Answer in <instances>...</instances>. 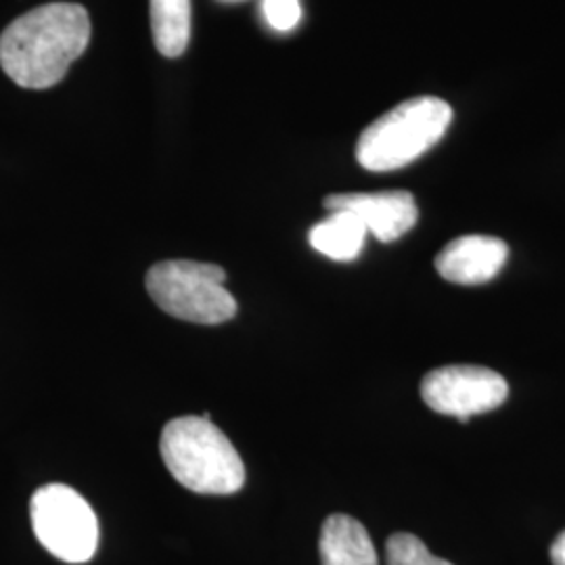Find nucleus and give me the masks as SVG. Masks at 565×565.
<instances>
[{
	"label": "nucleus",
	"mask_w": 565,
	"mask_h": 565,
	"mask_svg": "<svg viewBox=\"0 0 565 565\" xmlns=\"http://www.w3.org/2000/svg\"><path fill=\"white\" fill-rule=\"evenodd\" d=\"M88 42V11L76 2H49L4 28L0 67L21 88L44 90L65 78Z\"/></svg>",
	"instance_id": "obj_1"
},
{
	"label": "nucleus",
	"mask_w": 565,
	"mask_h": 565,
	"mask_svg": "<svg viewBox=\"0 0 565 565\" xmlns=\"http://www.w3.org/2000/svg\"><path fill=\"white\" fill-rule=\"evenodd\" d=\"M163 465L172 478L198 494H235L245 484V465L221 427L186 415L168 422L160 438Z\"/></svg>",
	"instance_id": "obj_2"
},
{
	"label": "nucleus",
	"mask_w": 565,
	"mask_h": 565,
	"mask_svg": "<svg viewBox=\"0 0 565 565\" xmlns=\"http://www.w3.org/2000/svg\"><path fill=\"white\" fill-rule=\"evenodd\" d=\"M452 107L440 97H413L366 126L356 160L369 172H392L419 160L443 141Z\"/></svg>",
	"instance_id": "obj_3"
},
{
	"label": "nucleus",
	"mask_w": 565,
	"mask_h": 565,
	"mask_svg": "<svg viewBox=\"0 0 565 565\" xmlns=\"http://www.w3.org/2000/svg\"><path fill=\"white\" fill-rule=\"evenodd\" d=\"M226 273L218 264L166 260L147 273L151 300L181 321L221 324L237 315V300L224 287Z\"/></svg>",
	"instance_id": "obj_4"
},
{
	"label": "nucleus",
	"mask_w": 565,
	"mask_h": 565,
	"mask_svg": "<svg viewBox=\"0 0 565 565\" xmlns=\"http://www.w3.org/2000/svg\"><path fill=\"white\" fill-rule=\"evenodd\" d=\"M34 534L53 557L86 564L99 546V522L88 501L65 484L39 488L30 501Z\"/></svg>",
	"instance_id": "obj_5"
},
{
	"label": "nucleus",
	"mask_w": 565,
	"mask_h": 565,
	"mask_svg": "<svg viewBox=\"0 0 565 565\" xmlns=\"http://www.w3.org/2000/svg\"><path fill=\"white\" fill-rule=\"evenodd\" d=\"M509 385L492 369L452 364L429 371L422 382L424 403L448 417L467 422L473 415L490 413L505 403Z\"/></svg>",
	"instance_id": "obj_6"
},
{
	"label": "nucleus",
	"mask_w": 565,
	"mask_h": 565,
	"mask_svg": "<svg viewBox=\"0 0 565 565\" xmlns=\"http://www.w3.org/2000/svg\"><path fill=\"white\" fill-rule=\"evenodd\" d=\"M329 212L343 210L354 214L363 223L366 233L377 242H398L417 221V202L408 191H382V193H335L324 198Z\"/></svg>",
	"instance_id": "obj_7"
},
{
	"label": "nucleus",
	"mask_w": 565,
	"mask_h": 565,
	"mask_svg": "<svg viewBox=\"0 0 565 565\" xmlns=\"http://www.w3.org/2000/svg\"><path fill=\"white\" fill-rule=\"evenodd\" d=\"M509 247L499 237L465 235L448 243L436 256V270L455 285H484L505 266Z\"/></svg>",
	"instance_id": "obj_8"
},
{
	"label": "nucleus",
	"mask_w": 565,
	"mask_h": 565,
	"mask_svg": "<svg viewBox=\"0 0 565 565\" xmlns=\"http://www.w3.org/2000/svg\"><path fill=\"white\" fill-rule=\"evenodd\" d=\"M319 553L323 565H380L366 527L343 513L324 520Z\"/></svg>",
	"instance_id": "obj_9"
},
{
	"label": "nucleus",
	"mask_w": 565,
	"mask_h": 565,
	"mask_svg": "<svg viewBox=\"0 0 565 565\" xmlns=\"http://www.w3.org/2000/svg\"><path fill=\"white\" fill-rule=\"evenodd\" d=\"M308 242L319 254L335 263H352L363 252L366 228L354 214L335 210L310 228Z\"/></svg>",
	"instance_id": "obj_10"
},
{
	"label": "nucleus",
	"mask_w": 565,
	"mask_h": 565,
	"mask_svg": "<svg viewBox=\"0 0 565 565\" xmlns=\"http://www.w3.org/2000/svg\"><path fill=\"white\" fill-rule=\"evenodd\" d=\"M156 49L177 60L191 41V0H149Z\"/></svg>",
	"instance_id": "obj_11"
},
{
	"label": "nucleus",
	"mask_w": 565,
	"mask_h": 565,
	"mask_svg": "<svg viewBox=\"0 0 565 565\" xmlns=\"http://www.w3.org/2000/svg\"><path fill=\"white\" fill-rule=\"evenodd\" d=\"M385 562L387 565H452L446 559L431 555L422 539L406 532L392 534L387 539Z\"/></svg>",
	"instance_id": "obj_12"
},
{
	"label": "nucleus",
	"mask_w": 565,
	"mask_h": 565,
	"mask_svg": "<svg viewBox=\"0 0 565 565\" xmlns=\"http://www.w3.org/2000/svg\"><path fill=\"white\" fill-rule=\"evenodd\" d=\"M264 18L277 32H289L302 20L300 0H264Z\"/></svg>",
	"instance_id": "obj_13"
},
{
	"label": "nucleus",
	"mask_w": 565,
	"mask_h": 565,
	"mask_svg": "<svg viewBox=\"0 0 565 565\" xmlns=\"http://www.w3.org/2000/svg\"><path fill=\"white\" fill-rule=\"evenodd\" d=\"M551 562L553 565H565V530L551 545Z\"/></svg>",
	"instance_id": "obj_14"
}]
</instances>
